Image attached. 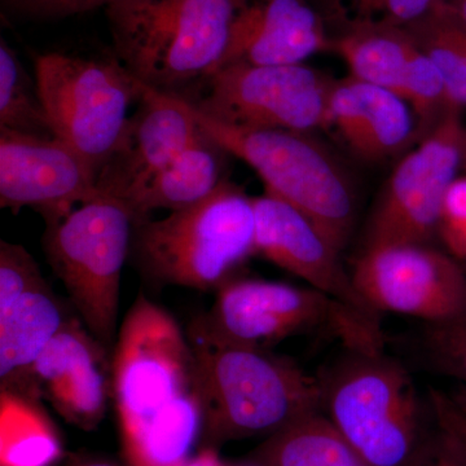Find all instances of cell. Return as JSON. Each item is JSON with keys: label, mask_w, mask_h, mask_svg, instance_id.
I'll return each mask as SVG.
<instances>
[{"label": "cell", "mask_w": 466, "mask_h": 466, "mask_svg": "<svg viewBox=\"0 0 466 466\" xmlns=\"http://www.w3.org/2000/svg\"><path fill=\"white\" fill-rule=\"evenodd\" d=\"M187 336L198 370L205 450L269 437L321 410L319 376L308 375L289 359L225 341L208 329L202 315L193 319Z\"/></svg>", "instance_id": "obj_1"}, {"label": "cell", "mask_w": 466, "mask_h": 466, "mask_svg": "<svg viewBox=\"0 0 466 466\" xmlns=\"http://www.w3.org/2000/svg\"><path fill=\"white\" fill-rule=\"evenodd\" d=\"M249 0H118L106 9L116 56L152 90L191 103L225 57Z\"/></svg>", "instance_id": "obj_2"}, {"label": "cell", "mask_w": 466, "mask_h": 466, "mask_svg": "<svg viewBox=\"0 0 466 466\" xmlns=\"http://www.w3.org/2000/svg\"><path fill=\"white\" fill-rule=\"evenodd\" d=\"M253 256V198L228 179L192 207L134 223L130 258L156 287L217 291Z\"/></svg>", "instance_id": "obj_3"}, {"label": "cell", "mask_w": 466, "mask_h": 466, "mask_svg": "<svg viewBox=\"0 0 466 466\" xmlns=\"http://www.w3.org/2000/svg\"><path fill=\"white\" fill-rule=\"evenodd\" d=\"M321 412L370 466H412L428 438L412 373L383 349H346L320 373Z\"/></svg>", "instance_id": "obj_4"}, {"label": "cell", "mask_w": 466, "mask_h": 466, "mask_svg": "<svg viewBox=\"0 0 466 466\" xmlns=\"http://www.w3.org/2000/svg\"><path fill=\"white\" fill-rule=\"evenodd\" d=\"M187 104L211 139L256 171L265 192L296 208L337 249H345L357 220V186L329 147L311 133L222 124Z\"/></svg>", "instance_id": "obj_5"}, {"label": "cell", "mask_w": 466, "mask_h": 466, "mask_svg": "<svg viewBox=\"0 0 466 466\" xmlns=\"http://www.w3.org/2000/svg\"><path fill=\"white\" fill-rule=\"evenodd\" d=\"M112 397L124 443L137 440L156 422L201 404L187 332L143 291L116 334Z\"/></svg>", "instance_id": "obj_6"}, {"label": "cell", "mask_w": 466, "mask_h": 466, "mask_svg": "<svg viewBox=\"0 0 466 466\" xmlns=\"http://www.w3.org/2000/svg\"><path fill=\"white\" fill-rule=\"evenodd\" d=\"M135 214L127 202L99 195L46 226L43 250L78 319L113 354L122 271L130 258Z\"/></svg>", "instance_id": "obj_7"}, {"label": "cell", "mask_w": 466, "mask_h": 466, "mask_svg": "<svg viewBox=\"0 0 466 466\" xmlns=\"http://www.w3.org/2000/svg\"><path fill=\"white\" fill-rule=\"evenodd\" d=\"M216 293L202 319L217 337L235 345L269 350L290 337L325 330L345 349H383L380 320L311 287L235 278Z\"/></svg>", "instance_id": "obj_8"}, {"label": "cell", "mask_w": 466, "mask_h": 466, "mask_svg": "<svg viewBox=\"0 0 466 466\" xmlns=\"http://www.w3.org/2000/svg\"><path fill=\"white\" fill-rule=\"evenodd\" d=\"M35 81L55 137L76 150L96 177L127 125L144 85L115 57L47 52L35 57Z\"/></svg>", "instance_id": "obj_9"}, {"label": "cell", "mask_w": 466, "mask_h": 466, "mask_svg": "<svg viewBox=\"0 0 466 466\" xmlns=\"http://www.w3.org/2000/svg\"><path fill=\"white\" fill-rule=\"evenodd\" d=\"M333 79L306 64L219 67L191 101L222 124L314 134L327 128Z\"/></svg>", "instance_id": "obj_10"}, {"label": "cell", "mask_w": 466, "mask_h": 466, "mask_svg": "<svg viewBox=\"0 0 466 466\" xmlns=\"http://www.w3.org/2000/svg\"><path fill=\"white\" fill-rule=\"evenodd\" d=\"M450 108L394 168L373 205L363 249L429 244L438 235L444 196L462 170L465 128Z\"/></svg>", "instance_id": "obj_11"}, {"label": "cell", "mask_w": 466, "mask_h": 466, "mask_svg": "<svg viewBox=\"0 0 466 466\" xmlns=\"http://www.w3.org/2000/svg\"><path fill=\"white\" fill-rule=\"evenodd\" d=\"M350 274L377 314L403 315L422 324L466 317V269L447 251L429 244L361 250Z\"/></svg>", "instance_id": "obj_12"}, {"label": "cell", "mask_w": 466, "mask_h": 466, "mask_svg": "<svg viewBox=\"0 0 466 466\" xmlns=\"http://www.w3.org/2000/svg\"><path fill=\"white\" fill-rule=\"evenodd\" d=\"M99 195L96 174L66 143L0 127V207L33 208L50 226Z\"/></svg>", "instance_id": "obj_13"}, {"label": "cell", "mask_w": 466, "mask_h": 466, "mask_svg": "<svg viewBox=\"0 0 466 466\" xmlns=\"http://www.w3.org/2000/svg\"><path fill=\"white\" fill-rule=\"evenodd\" d=\"M18 391L48 401L66 421L92 431L112 395V352L82 323L67 318Z\"/></svg>", "instance_id": "obj_14"}, {"label": "cell", "mask_w": 466, "mask_h": 466, "mask_svg": "<svg viewBox=\"0 0 466 466\" xmlns=\"http://www.w3.org/2000/svg\"><path fill=\"white\" fill-rule=\"evenodd\" d=\"M329 51L345 61L350 76L400 95L417 115H429L446 99L440 70L406 27L380 21L339 24Z\"/></svg>", "instance_id": "obj_15"}, {"label": "cell", "mask_w": 466, "mask_h": 466, "mask_svg": "<svg viewBox=\"0 0 466 466\" xmlns=\"http://www.w3.org/2000/svg\"><path fill=\"white\" fill-rule=\"evenodd\" d=\"M256 256L289 272L325 296L364 317L380 320L368 306L342 265L341 250L314 223L291 207L265 192L253 198Z\"/></svg>", "instance_id": "obj_16"}, {"label": "cell", "mask_w": 466, "mask_h": 466, "mask_svg": "<svg viewBox=\"0 0 466 466\" xmlns=\"http://www.w3.org/2000/svg\"><path fill=\"white\" fill-rule=\"evenodd\" d=\"M200 133L186 100L144 86L137 109L97 177L100 195L130 201Z\"/></svg>", "instance_id": "obj_17"}, {"label": "cell", "mask_w": 466, "mask_h": 466, "mask_svg": "<svg viewBox=\"0 0 466 466\" xmlns=\"http://www.w3.org/2000/svg\"><path fill=\"white\" fill-rule=\"evenodd\" d=\"M329 48L327 18L311 0H249L233 23L219 67L305 64Z\"/></svg>", "instance_id": "obj_18"}, {"label": "cell", "mask_w": 466, "mask_h": 466, "mask_svg": "<svg viewBox=\"0 0 466 466\" xmlns=\"http://www.w3.org/2000/svg\"><path fill=\"white\" fill-rule=\"evenodd\" d=\"M327 127L367 162L383 161L420 140L415 113L406 100L351 76L333 82Z\"/></svg>", "instance_id": "obj_19"}, {"label": "cell", "mask_w": 466, "mask_h": 466, "mask_svg": "<svg viewBox=\"0 0 466 466\" xmlns=\"http://www.w3.org/2000/svg\"><path fill=\"white\" fill-rule=\"evenodd\" d=\"M67 318L47 281L0 312V389L23 388L36 359Z\"/></svg>", "instance_id": "obj_20"}, {"label": "cell", "mask_w": 466, "mask_h": 466, "mask_svg": "<svg viewBox=\"0 0 466 466\" xmlns=\"http://www.w3.org/2000/svg\"><path fill=\"white\" fill-rule=\"evenodd\" d=\"M228 156L201 128L200 135L127 202L128 207L137 219H143L157 210L171 213L205 200L227 179Z\"/></svg>", "instance_id": "obj_21"}, {"label": "cell", "mask_w": 466, "mask_h": 466, "mask_svg": "<svg viewBox=\"0 0 466 466\" xmlns=\"http://www.w3.org/2000/svg\"><path fill=\"white\" fill-rule=\"evenodd\" d=\"M251 466H370L321 410L267 437Z\"/></svg>", "instance_id": "obj_22"}, {"label": "cell", "mask_w": 466, "mask_h": 466, "mask_svg": "<svg viewBox=\"0 0 466 466\" xmlns=\"http://www.w3.org/2000/svg\"><path fill=\"white\" fill-rule=\"evenodd\" d=\"M63 444L42 400L0 389V466H51Z\"/></svg>", "instance_id": "obj_23"}, {"label": "cell", "mask_w": 466, "mask_h": 466, "mask_svg": "<svg viewBox=\"0 0 466 466\" xmlns=\"http://www.w3.org/2000/svg\"><path fill=\"white\" fill-rule=\"evenodd\" d=\"M438 67L451 108L466 106V23L447 0L404 26Z\"/></svg>", "instance_id": "obj_24"}, {"label": "cell", "mask_w": 466, "mask_h": 466, "mask_svg": "<svg viewBox=\"0 0 466 466\" xmlns=\"http://www.w3.org/2000/svg\"><path fill=\"white\" fill-rule=\"evenodd\" d=\"M0 127L34 137H55L35 78L16 52L0 43Z\"/></svg>", "instance_id": "obj_25"}, {"label": "cell", "mask_w": 466, "mask_h": 466, "mask_svg": "<svg viewBox=\"0 0 466 466\" xmlns=\"http://www.w3.org/2000/svg\"><path fill=\"white\" fill-rule=\"evenodd\" d=\"M431 433L412 466H466V407L446 392L429 390Z\"/></svg>", "instance_id": "obj_26"}, {"label": "cell", "mask_w": 466, "mask_h": 466, "mask_svg": "<svg viewBox=\"0 0 466 466\" xmlns=\"http://www.w3.org/2000/svg\"><path fill=\"white\" fill-rule=\"evenodd\" d=\"M410 345L417 364L466 386V317L424 324Z\"/></svg>", "instance_id": "obj_27"}, {"label": "cell", "mask_w": 466, "mask_h": 466, "mask_svg": "<svg viewBox=\"0 0 466 466\" xmlns=\"http://www.w3.org/2000/svg\"><path fill=\"white\" fill-rule=\"evenodd\" d=\"M440 0H333L325 18L336 25L346 21H380L407 26L425 16Z\"/></svg>", "instance_id": "obj_28"}, {"label": "cell", "mask_w": 466, "mask_h": 466, "mask_svg": "<svg viewBox=\"0 0 466 466\" xmlns=\"http://www.w3.org/2000/svg\"><path fill=\"white\" fill-rule=\"evenodd\" d=\"M43 283L46 279L38 263L23 245L0 241V312Z\"/></svg>", "instance_id": "obj_29"}, {"label": "cell", "mask_w": 466, "mask_h": 466, "mask_svg": "<svg viewBox=\"0 0 466 466\" xmlns=\"http://www.w3.org/2000/svg\"><path fill=\"white\" fill-rule=\"evenodd\" d=\"M437 236L453 258L466 260V171L444 196Z\"/></svg>", "instance_id": "obj_30"}, {"label": "cell", "mask_w": 466, "mask_h": 466, "mask_svg": "<svg viewBox=\"0 0 466 466\" xmlns=\"http://www.w3.org/2000/svg\"><path fill=\"white\" fill-rule=\"evenodd\" d=\"M3 5L18 15L33 20H58L75 16L97 8H108L118 0H2Z\"/></svg>", "instance_id": "obj_31"}, {"label": "cell", "mask_w": 466, "mask_h": 466, "mask_svg": "<svg viewBox=\"0 0 466 466\" xmlns=\"http://www.w3.org/2000/svg\"><path fill=\"white\" fill-rule=\"evenodd\" d=\"M66 466H121L116 464V462L106 461V460L99 459H79L75 461L69 462ZM131 466V465H128Z\"/></svg>", "instance_id": "obj_32"}, {"label": "cell", "mask_w": 466, "mask_h": 466, "mask_svg": "<svg viewBox=\"0 0 466 466\" xmlns=\"http://www.w3.org/2000/svg\"><path fill=\"white\" fill-rule=\"evenodd\" d=\"M450 3L451 7L458 12L459 16L466 23V0H447Z\"/></svg>", "instance_id": "obj_33"}, {"label": "cell", "mask_w": 466, "mask_h": 466, "mask_svg": "<svg viewBox=\"0 0 466 466\" xmlns=\"http://www.w3.org/2000/svg\"><path fill=\"white\" fill-rule=\"evenodd\" d=\"M311 2L318 5V8L323 12L325 16V14H327V11L329 9L330 5H332L333 0H311Z\"/></svg>", "instance_id": "obj_34"}, {"label": "cell", "mask_w": 466, "mask_h": 466, "mask_svg": "<svg viewBox=\"0 0 466 466\" xmlns=\"http://www.w3.org/2000/svg\"><path fill=\"white\" fill-rule=\"evenodd\" d=\"M462 170L466 171V128L464 137V152H462Z\"/></svg>", "instance_id": "obj_35"}, {"label": "cell", "mask_w": 466, "mask_h": 466, "mask_svg": "<svg viewBox=\"0 0 466 466\" xmlns=\"http://www.w3.org/2000/svg\"><path fill=\"white\" fill-rule=\"evenodd\" d=\"M458 397L460 398V400L464 401V403H466V390L460 392Z\"/></svg>", "instance_id": "obj_36"}, {"label": "cell", "mask_w": 466, "mask_h": 466, "mask_svg": "<svg viewBox=\"0 0 466 466\" xmlns=\"http://www.w3.org/2000/svg\"><path fill=\"white\" fill-rule=\"evenodd\" d=\"M458 400H459L460 401H461V403H462V404H464V406L466 407V403H464V401H462L461 400H460V398H459V397H458Z\"/></svg>", "instance_id": "obj_37"}]
</instances>
